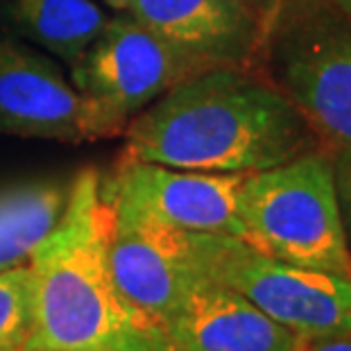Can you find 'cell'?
Returning <instances> with one entry per match:
<instances>
[{
  "mask_svg": "<svg viewBox=\"0 0 351 351\" xmlns=\"http://www.w3.org/2000/svg\"><path fill=\"white\" fill-rule=\"evenodd\" d=\"M118 161L247 175L322 147L261 69L218 66L179 82L123 132Z\"/></svg>",
  "mask_w": 351,
  "mask_h": 351,
  "instance_id": "1",
  "label": "cell"
},
{
  "mask_svg": "<svg viewBox=\"0 0 351 351\" xmlns=\"http://www.w3.org/2000/svg\"><path fill=\"white\" fill-rule=\"evenodd\" d=\"M100 173L73 179L55 229L34 252V324L21 351H175L161 322L118 290L107 261Z\"/></svg>",
  "mask_w": 351,
  "mask_h": 351,
  "instance_id": "2",
  "label": "cell"
},
{
  "mask_svg": "<svg viewBox=\"0 0 351 351\" xmlns=\"http://www.w3.org/2000/svg\"><path fill=\"white\" fill-rule=\"evenodd\" d=\"M241 241L286 263L351 279L333 159L317 147L281 166L247 173L236 197Z\"/></svg>",
  "mask_w": 351,
  "mask_h": 351,
  "instance_id": "3",
  "label": "cell"
},
{
  "mask_svg": "<svg viewBox=\"0 0 351 351\" xmlns=\"http://www.w3.org/2000/svg\"><path fill=\"white\" fill-rule=\"evenodd\" d=\"M263 71L322 147L351 150V16L331 0H286L267 32Z\"/></svg>",
  "mask_w": 351,
  "mask_h": 351,
  "instance_id": "4",
  "label": "cell"
},
{
  "mask_svg": "<svg viewBox=\"0 0 351 351\" xmlns=\"http://www.w3.org/2000/svg\"><path fill=\"white\" fill-rule=\"evenodd\" d=\"M197 270L236 290L306 342L351 335V279L308 270L250 247L241 238L193 234Z\"/></svg>",
  "mask_w": 351,
  "mask_h": 351,
  "instance_id": "5",
  "label": "cell"
},
{
  "mask_svg": "<svg viewBox=\"0 0 351 351\" xmlns=\"http://www.w3.org/2000/svg\"><path fill=\"white\" fill-rule=\"evenodd\" d=\"M208 71L123 12L109 19L84 57L71 69L95 136L118 138L125 127L179 82Z\"/></svg>",
  "mask_w": 351,
  "mask_h": 351,
  "instance_id": "6",
  "label": "cell"
},
{
  "mask_svg": "<svg viewBox=\"0 0 351 351\" xmlns=\"http://www.w3.org/2000/svg\"><path fill=\"white\" fill-rule=\"evenodd\" d=\"M107 206L111 276L127 302L163 324L204 279L193 258L191 231L161 225L109 199Z\"/></svg>",
  "mask_w": 351,
  "mask_h": 351,
  "instance_id": "7",
  "label": "cell"
},
{
  "mask_svg": "<svg viewBox=\"0 0 351 351\" xmlns=\"http://www.w3.org/2000/svg\"><path fill=\"white\" fill-rule=\"evenodd\" d=\"M245 175L199 173L145 161H118L100 177L111 204L193 234L243 236L236 197Z\"/></svg>",
  "mask_w": 351,
  "mask_h": 351,
  "instance_id": "8",
  "label": "cell"
},
{
  "mask_svg": "<svg viewBox=\"0 0 351 351\" xmlns=\"http://www.w3.org/2000/svg\"><path fill=\"white\" fill-rule=\"evenodd\" d=\"M0 134L71 145L98 141L73 82L52 59L7 34H0Z\"/></svg>",
  "mask_w": 351,
  "mask_h": 351,
  "instance_id": "9",
  "label": "cell"
},
{
  "mask_svg": "<svg viewBox=\"0 0 351 351\" xmlns=\"http://www.w3.org/2000/svg\"><path fill=\"white\" fill-rule=\"evenodd\" d=\"M125 12L206 69L263 71L267 29L241 0H132Z\"/></svg>",
  "mask_w": 351,
  "mask_h": 351,
  "instance_id": "10",
  "label": "cell"
},
{
  "mask_svg": "<svg viewBox=\"0 0 351 351\" xmlns=\"http://www.w3.org/2000/svg\"><path fill=\"white\" fill-rule=\"evenodd\" d=\"M163 328L175 351H304L308 345L236 290L206 276L163 319Z\"/></svg>",
  "mask_w": 351,
  "mask_h": 351,
  "instance_id": "11",
  "label": "cell"
},
{
  "mask_svg": "<svg viewBox=\"0 0 351 351\" xmlns=\"http://www.w3.org/2000/svg\"><path fill=\"white\" fill-rule=\"evenodd\" d=\"M109 16L91 0H0V27L75 66Z\"/></svg>",
  "mask_w": 351,
  "mask_h": 351,
  "instance_id": "12",
  "label": "cell"
},
{
  "mask_svg": "<svg viewBox=\"0 0 351 351\" xmlns=\"http://www.w3.org/2000/svg\"><path fill=\"white\" fill-rule=\"evenodd\" d=\"M69 189L23 184L0 191V272L25 265L62 218Z\"/></svg>",
  "mask_w": 351,
  "mask_h": 351,
  "instance_id": "13",
  "label": "cell"
},
{
  "mask_svg": "<svg viewBox=\"0 0 351 351\" xmlns=\"http://www.w3.org/2000/svg\"><path fill=\"white\" fill-rule=\"evenodd\" d=\"M34 324V274L29 263L0 272V351H21Z\"/></svg>",
  "mask_w": 351,
  "mask_h": 351,
  "instance_id": "14",
  "label": "cell"
},
{
  "mask_svg": "<svg viewBox=\"0 0 351 351\" xmlns=\"http://www.w3.org/2000/svg\"><path fill=\"white\" fill-rule=\"evenodd\" d=\"M331 159H333L335 191H338L342 225H345V236L351 252V150L331 152Z\"/></svg>",
  "mask_w": 351,
  "mask_h": 351,
  "instance_id": "15",
  "label": "cell"
},
{
  "mask_svg": "<svg viewBox=\"0 0 351 351\" xmlns=\"http://www.w3.org/2000/svg\"><path fill=\"white\" fill-rule=\"evenodd\" d=\"M241 3L247 7L250 12H254L258 16L261 23L265 25V29L270 32V27L274 23L276 14H279L281 5L286 3V0H241Z\"/></svg>",
  "mask_w": 351,
  "mask_h": 351,
  "instance_id": "16",
  "label": "cell"
},
{
  "mask_svg": "<svg viewBox=\"0 0 351 351\" xmlns=\"http://www.w3.org/2000/svg\"><path fill=\"white\" fill-rule=\"evenodd\" d=\"M304 351H351V335H345V338L313 340L306 345Z\"/></svg>",
  "mask_w": 351,
  "mask_h": 351,
  "instance_id": "17",
  "label": "cell"
},
{
  "mask_svg": "<svg viewBox=\"0 0 351 351\" xmlns=\"http://www.w3.org/2000/svg\"><path fill=\"white\" fill-rule=\"evenodd\" d=\"M104 3L111 5V7H114V10H118V12H125L127 7H130L132 0H104Z\"/></svg>",
  "mask_w": 351,
  "mask_h": 351,
  "instance_id": "18",
  "label": "cell"
},
{
  "mask_svg": "<svg viewBox=\"0 0 351 351\" xmlns=\"http://www.w3.org/2000/svg\"><path fill=\"white\" fill-rule=\"evenodd\" d=\"M331 3L338 7V10L345 12L347 16H351V0H331Z\"/></svg>",
  "mask_w": 351,
  "mask_h": 351,
  "instance_id": "19",
  "label": "cell"
}]
</instances>
